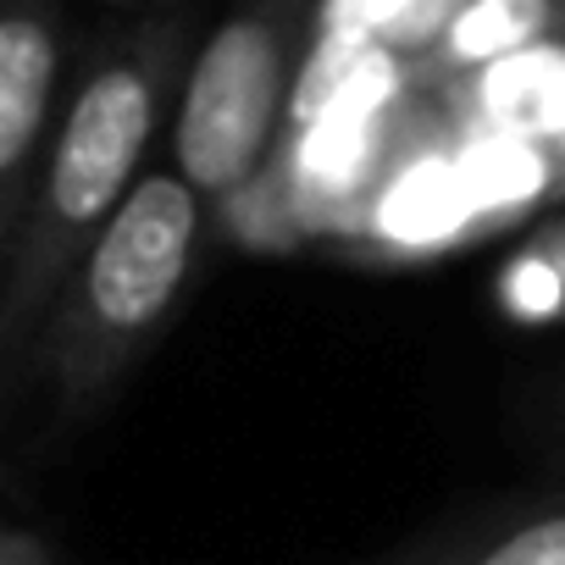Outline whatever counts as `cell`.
<instances>
[{
    "instance_id": "cell-1",
    "label": "cell",
    "mask_w": 565,
    "mask_h": 565,
    "mask_svg": "<svg viewBox=\"0 0 565 565\" xmlns=\"http://www.w3.org/2000/svg\"><path fill=\"white\" fill-rule=\"evenodd\" d=\"M194 51L200 45L189 18L156 12L117 29L73 78L29 216L0 249V405L7 411L34 394V361L51 311L89 244L139 189L150 145L167 111H178Z\"/></svg>"
},
{
    "instance_id": "cell-2",
    "label": "cell",
    "mask_w": 565,
    "mask_h": 565,
    "mask_svg": "<svg viewBox=\"0 0 565 565\" xmlns=\"http://www.w3.org/2000/svg\"><path fill=\"white\" fill-rule=\"evenodd\" d=\"M211 216L216 205L178 167H161L89 244L34 361V394L56 427L95 422L172 333L211 260Z\"/></svg>"
},
{
    "instance_id": "cell-3",
    "label": "cell",
    "mask_w": 565,
    "mask_h": 565,
    "mask_svg": "<svg viewBox=\"0 0 565 565\" xmlns=\"http://www.w3.org/2000/svg\"><path fill=\"white\" fill-rule=\"evenodd\" d=\"M322 0H249L194 51L178 111L172 167L222 211L260 183L300 95Z\"/></svg>"
},
{
    "instance_id": "cell-4",
    "label": "cell",
    "mask_w": 565,
    "mask_h": 565,
    "mask_svg": "<svg viewBox=\"0 0 565 565\" xmlns=\"http://www.w3.org/2000/svg\"><path fill=\"white\" fill-rule=\"evenodd\" d=\"M67 111L62 0H0V249L29 216L45 150Z\"/></svg>"
},
{
    "instance_id": "cell-5",
    "label": "cell",
    "mask_w": 565,
    "mask_h": 565,
    "mask_svg": "<svg viewBox=\"0 0 565 565\" xmlns=\"http://www.w3.org/2000/svg\"><path fill=\"white\" fill-rule=\"evenodd\" d=\"M377 565H565V488L493 499L455 526H433Z\"/></svg>"
},
{
    "instance_id": "cell-6",
    "label": "cell",
    "mask_w": 565,
    "mask_h": 565,
    "mask_svg": "<svg viewBox=\"0 0 565 565\" xmlns=\"http://www.w3.org/2000/svg\"><path fill=\"white\" fill-rule=\"evenodd\" d=\"M559 23H565V0H471L416 67L444 78L482 73L493 62H510L515 51H526Z\"/></svg>"
},
{
    "instance_id": "cell-7",
    "label": "cell",
    "mask_w": 565,
    "mask_h": 565,
    "mask_svg": "<svg viewBox=\"0 0 565 565\" xmlns=\"http://www.w3.org/2000/svg\"><path fill=\"white\" fill-rule=\"evenodd\" d=\"M515 411V444L526 449L543 488H565V361L526 377L510 399Z\"/></svg>"
},
{
    "instance_id": "cell-8",
    "label": "cell",
    "mask_w": 565,
    "mask_h": 565,
    "mask_svg": "<svg viewBox=\"0 0 565 565\" xmlns=\"http://www.w3.org/2000/svg\"><path fill=\"white\" fill-rule=\"evenodd\" d=\"M466 7H471V0H405V12H399V23H394L388 45H394L399 56L422 62V56L438 45V34H444Z\"/></svg>"
}]
</instances>
